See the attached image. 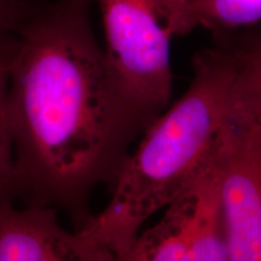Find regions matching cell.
<instances>
[{"mask_svg":"<svg viewBox=\"0 0 261 261\" xmlns=\"http://www.w3.org/2000/svg\"><path fill=\"white\" fill-rule=\"evenodd\" d=\"M94 0L40 2L22 23L8 87L17 202L62 211L77 231L149 123L94 34Z\"/></svg>","mask_w":261,"mask_h":261,"instance_id":"cell-1","label":"cell"},{"mask_svg":"<svg viewBox=\"0 0 261 261\" xmlns=\"http://www.w3.org/2000/svg\"><path fill=\"white\" fill-rule=\"evenodd\" d=\"M194 77L169 109L142 133L113 184L109 203L77 230L109 257L125 261L150 217L194 182L217 159L232 123V70L212 41L195 55Z\"/></svg>","mask_w":261,"mask_h":261,"instance_id":"cell-2","label":"cell"},{"mask_svg":"<svg viewBox=\"0 0 261 261\" xmlns=\"http://www.w3.org/2000/svg\"><path fill=\"white\" fill-rule=\"evenodd\" d=\"M102 15L106 54L123 92L146 122L172 96L171 37L158 0H94Z\"/></svg>","mask_w":261,"mask_h":261,"instance_id":"cell-3","label":"cell"},{"mask_svg":"<svg viewBox=\"0 0 261 261\" xmlns=\"http://www.w3.org/2000/svg\"><path fill=\"white\" fill-rule=\"evenodd\" d=\"M223 149L200 177L166 205L161 220L139 233L125 261L228 260L221 197Z\"/></svg>","mask_w":261,"mask_h":261,"instance_id":"cell-4","label":"cell"},{"mask_svg":"<svg viewBox=\"0 0 261 261\" xmlns=\"http://www.w3.org/2000/svg\"><path fill=\"white\" fill-rule=\"evenodd\" d=\"M228 260L261 261V127L232 116L221 155Z\"/></svg>","mask_w":261,"mask_h":261,"instance_id":"cell-5","label":"cell"},{"mask_svg":"<svg viewBox=\"0 0 261 261\" xmlns=\"http://www.w3.org/2000/svg\"><path fill=\"white\" fill-rule=\"evenodd\" d=\"M58 211L0 204V261H110L79 231L62 227Z\"/></svg>","mask_w":261,"mask_h":261,"instance_id":"cell-6","label":"cell"},{"mask_svg":"<svg viewBox=\"0 0 261 261\" xmlns=\"http://www.w3.org/2000/svg\"><path fill=\"white\" fill-rule=\"evenodd\" d=\"M212 41L224 51L232 70V116L261 127V23L212 34Z\"/></svg>","mask_w":261,"mask_h":261,"instance_id":"cell-7","label":"cell"},{"mask_svg":"<svg viewBox=\"0 0 261 261\" xmlns=\"http://www.w3.org/2000/svg\"><path fill=\"white\" fill-rule=\"evenodd\" d=\"M169 37L197 28L221 34L261 23V0H158Z\"/></svg>","mask_w":261,"mask_h":261,"instance_id":"cell-8","label":"cell"},{"mask_svg":"<svg viewBox=\"0 0 261 261\" xmlns=\"http://www.w3.org/2000/svg\"><path fill=\"white\" fill-rule=\"evenodd\" d=\"M17 44L16 33L0 32V204L17 202L14 143L8 114L9 77Z\"/></svg>","mask_w":261,"mask_h":261,"instance_id":"cell-9","label":"cell"},{"mask_svg":"<svg viewBox=\"0 0 261 261\" xmlns=\"http://www.w3.org/2000/svg\"><path fill=\"white\" fill-rule=\"evenodd\" d=\"M41 0H0V32L16 33Z\"/></svg>","mask_w":261,"mask_h":261,"instance_id":"cell-10","label":"cell"}]
</instances>
